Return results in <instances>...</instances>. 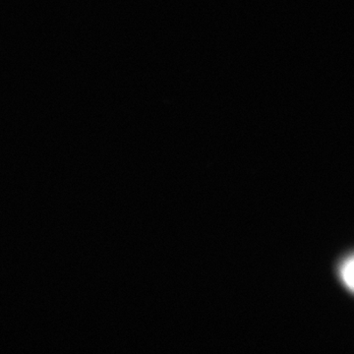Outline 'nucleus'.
Instances as JSON below:
<instances>
[{"instance_id":"f257e3e1","label":"nucleus","mask_w":354,"mask_h":354,"mask_svg":"<svg viewBox=\"0 0 354 354\" xmlns=\"http://www.w3.org/2000/svg\"><path fill=\"white\" fill-rule=\"evenodd\" d=\"M342 279L349 290L354 291V256L342 267Z\"/></svg>"}]
</instances>
